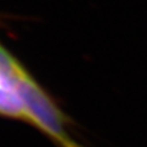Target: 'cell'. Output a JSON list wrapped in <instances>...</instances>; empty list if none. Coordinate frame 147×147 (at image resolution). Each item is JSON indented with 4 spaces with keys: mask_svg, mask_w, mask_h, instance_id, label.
<instances>
[{
    "mask_svg": "<svg viewBox=\"0 0 147 147\" xmlns=\"http://www.w3.org/2000/svg\"><path fill=\"white\" fill-rule=\"evenodd\" d=\"M0 71L15 86L24 102L28 121L39 127L60 147H81L71 139L65 127V118L15 58L0 45Z\"/></svg>",
    "mask_w": 147,
    "mask_h": 147,
    "instance_id": "cell-1",
    "label": "cell"
},
{
    "mask_svg": "<svg viewBox=\"0 0 147 147\" xmlns=\"http://www.w3.org/2000/svg\"><path fill=\"white\" fill-rule=\"evenodd\" d=\"M0 114L28 121L24 102L10 80L0 71Z\"/></svg>",
    "mask_w": 147,
    "mask_h": 147,
    "instance_id": "cell-2",
    "label": "cell"
}]
</instances>
